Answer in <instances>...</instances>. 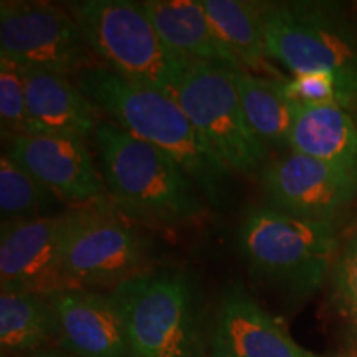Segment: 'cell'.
Wrapping results in <instances>:
<instances>
[{"mask_svg": "<svg viewBox=\"0 0 357 357\" xmlns=\"http://www.w3.org/2000/svg\"><path fill=\"white\" fill-rule=\"evenodd\" d=\"M77 84L88 101L132 136L171 155L208 204L220 205L231 172L192 126L176 98L131 83L102 65L79 71Z\"/></svg>", "mask_w": 357, "mask_h": 357, "instance_id": "1", "label": "cell"}, {"mask_svg": "<svg viewBox=\"0 0 357 357\" xmlns=\"http://www.w3.org/2000/svg\"><path fill=\"white\" fill-rule=\"evenodd\" d=\"M93 136L106 192L123 215L162 225L202 215L199 187L171 155L109 119L98 121Z\"/></svg>", "mask_w": 357, "mask_h": 357, "instance_id": "2", "label": "cell"}, {"mask_svg": "<svg viewBox=\"0 0 357 357\" xmlns=\"http://www.w3.org/2000/svg\"><path fill=\"white\" fill-rule=\"evenodd\" d=\"M238 247L258 280L307 296L318 291L333 270L337 229L334 220H310L260 205L243 217Z\"/></svg>", "mask_w": 357, "mask_h": 357, "instance_id": "3", "label": "cell"}, {"mask_svg": "<svg viewBox=\"0 0 357 357\" xmlns=\"http://www.w3.org/2000/svg\"><path fill=\"white\" fill-rule=\"evenodd\" d=\"M129 357H205L197 296L184 271L136 276L113 288Z\"/></svg>", "mask_w": 357, "mask_h": 357, "instance_id": "4", "label": "cell"}, {"mask_svg": "<svg viewBox=\"0 0 357 357\" xmlns=\"http://www.w3.org/2000/svg\"><path fill=\"white\" fill-rule=\"evenodd\" d=\"M68 10L100 65L174 98L187 60L169 50L141 2L83 0L70 3Z\"/></svg>", "mask_w": 357, "mask_h": 357, "instance_id": "5", "label": "cell"}, {"mask_svg": "<svg viewBox=\"0 0 357 357\" xmlns=\"http://www.w3.org/2000/svg\"><path fill=\"white\" fill-rule=\"evenodd\" d=\"M266 56L294 75L323 71L336 78L349 106L357 101V32L339 6L263 3Z\"/></svg>", "mask_w": 357, "mask_h": 357, "instance_id": "6", "label": "cell"}, {"mask_svg": "<svg viewBox=\"0 0 357 357\" xmlns=\"http://www.w3.org/2000/svg\"><path fill=\"white\" fill-rule=\"evenodd\" d=\"M174 98L230 172L255 176L263 171L270 149L250 128L234 70L205 61H187Z\"/></svg>", "mask_w": 357, "mask_h": 357, "instance_id": "7", "label": "cell"}, {"mask_svg": "<svg viewBox=\"0 0 357 357\" xmlns=\"http://www.w3.org/2000/svg\"><path fill=\"white\" fill-rule=\"evenodd\" d=\"M146 238L131 222L108 208L70 211L63 271L71 288L118 287L147 273Z\"/></svg>", "mask_w": 357, "mask_h": 357, "instance_id": "8", "label": "cell"}, {"mask_svg": "<svg viewBox=\"0 0 357 357\" xmlns=\"http://www.w3.org/2000/svg\"><path fill=\"white\" fill-rule=\"evenodd\" d=\"M0 56L22 70L66 75L98 65L70 10L38 2H2Z\"/></svg>", "mask_w": 357, "mask_h": 357, "instance_id": "9", "label": "cell"}, {"mask_svg": "<svg viewBox=\"0 0 357 357\" xmlns=\"http://www.w3.org/2000/svg\"><path fill=\"white\" fill-rule=\"evenodd\" d=\"M260 182L266 205L310 220H334L357 197V171L294 151L268 160Z\"/></svg>", "mask_w": 357, "mask_h": 357, "instance_id": "10", "label": "cell"}, {"mask_svg": "<svg viewBox=\"0 0 357 357\" xmlns=\"http://www.w3.org/2000/svg\"><path fill=\"white\" fill-rule=\"evenodd\" d=\"M70 211L30 220L2 222L0 283L2 291L50 296L71 288L63 271Z\"/></svg>", "mask_w": 357, "mask_h": 357, "instance_id": "11", "label": "cell"}, {"mask_svg": "<svg viewBox=\"0 0 357 357\" xmlns=\"http://www.w3.org/2000/svg\"><path fill=\"white\" fill-rule=\"evenodd\" d=\"M3 153L58 199L88 204L105 195L101 171L78 137L24 134L8 139Z\"/></svg>", "mask_w": 357, "mask_h": 357, "instance_id": "12", "label": "cell"}, {"mask_svg": "<svg viewBox=\"0 0 357 357\" xmlns=\"http://www.w3.org/2000/svg\"><path fill=\"white\" fill-rule=\"evenodd\" d=\"M211 357H319L298 344L280 321L238 288L218 306Z\"/></svg>", "mask_w": 357, "mask_h": 357, "instance_id": "13", "label": "cell"}, {"mask_svg": "<svg viewBox=\"0 0 357 357\" xmlns=\"http://www.w3.org/2000/svg\"><path fill=\"white\" fill-rule=\"evenodd\" d=\"M58 347L75 357H129L118 310L109 296L65 289L50 294Z\"/></svg>", "mask_w": 357, "mask_h": 357, "instance_id": "14", "label": "cell"}, {"mask_svg": "<svg viewBox=\"0 0 357 357\" xmlns=\"http://www.w3.org/2000/svg\"><path fill=\"white\" fill-rule=\"evenodd\" d=\"M30 134L84 139L96 129V109L71 75L50 70H22Z\"/></svg>", "mask_w": 357, "mask_h": 357, "instance_id": "15", "label": "cell"}, {"mask_svg": "<svg viewBox=\"0 0 357 357\" xmlns=\"http://www.w3.org/2000/svg\"><path fill=\"white\" fill-rule=\"evenodd\" d=\"M141 3L155 32L177 56L187 61L220 65L234 71L245 70L234 52L218 37L200 0H147Z\"/></svg>", "mask_w": 357, "mask_h": 357, "instance_id": "16", "label": "cell"}, {"mask_svg": "<svg viewBox=\"0 0 357 357\" xmlns=\"http://www.w3.org/2000/svg\"><path fill=\"white\" fill-rule=\"evenodd\" d=\"M289 151L357 171V121L341 105H294Z\"/></svg>", "mask_w": 357, "mask_h": 357, "instance_id": "17", "label": "cell"}, {"mask_svg": "<svg viewBox=\"0 0 357 357\" xmlns=\"http://www.w3.org/2000/svg\"><path fill=\"white\" fill-rule=\"evenodd\" d=\"M56 339V319L50 298L43 294L2 291L0 347L3 357L45 349Z\"/></svg>", "mask_w": 357, "mask_h": 357, "instance_id": "18", "label": "cell"}, {"mask_svg": "<svg viewBox=\"0 0 357 357\" xmlns=\"http://www.w3.org/2000/svg\"><path fill=\"white\" fill-rule=\"evenodd\" d=\"M240 102L255 136L270 147H288L294 105L288 100L283 79L263 78L252 71H234Z\"/></svg>", "mask_w": 357, "mask_h": 357, "instance_id": "19", "label": "cell"}, {"mask_svg": "<svg viewBox=\"0 0 357 357\" xmlns=\"http://www.w3.org/2000/svg\"><path fill=\"white\" fill-rule=\"evenodd\" d=\"M222 42L247 71L266 68L263 3L242 0H200Z\"/></svg>", "mask_w": 357, "mask_h": 357, "instance_id": "20", "label": "cell"}, {"mask_svg": "<svg viewBox=\"0 0 357 357\" xmlns=\"http://www.w3.org/2000/svg\"><path fill=\"white\" fill-rule=\"evenodd\" d=\"M58 197L40 184L6 153L0 158V212L2 222L53 215Z\"/></svg>", "mask_w": 357, "mask_h": 357, "instance_id": "21", "label": "cell"}, {"mask_svg": "<svg viewBox=\"0 0 357 357\" xmlns=\"http://www.w3.org/2000/svg\"><path fill=\"white\" fill-rule=\"evenodd\" d=\"M0 121L2 137L7 141L15 136L30 134L29 111L24 73L20 66L0 56Z\"/></svg>", "mask_w": 357, "mask_h": 357, "instance_id": "22", "label": "cell"}, {"mask_svg": "<svg viewBox=\"0 0 357 357\" xmlns=\"http://www.w3.org/2000/svg\"><path fill=\"white\" fill-rule=\"evenodd\" d=\"M284 91L288 100L298 106L341 105L351 108L336 78L323 71L294 75L293 79H284Z\"/></svg>", "mask_w": 357, "mask_h": 357, "instance_id": "23", "label": "cell"}, {"mask_svg": "<svg viewBox=\"0 0 357 357\" xmlns=\"http://www.w3.org/2000/svg\"><path fill=\"white\" fill-rule=\"evenodd\" d=\"M331 271L336 300L357 324V229L339 248Z\"/></svg>", "mask_w": 357, "mask_h": 357, "instance_id": "24", "label": "cell"}, {"mask_svg": "<svg viewBox=\"0 0 357 357\" xmlns=\"http://www.w3.org/2000/svg\"><path fill=\"white\" fill-rule=\"evenodd\" d=\"M12 357H75L70 352H66L58 347V349H53V347H45V349L30 352V354H22V356H12Z\"/></svg>", "mask_w": 357, "mask_h": 357, "instance_id": "25", "label": "cell"}, {"mask_svg": "<svg viewBox=\"0 0 357 357\" xmlns=\"http://www.w3.org/2000/svg\"><path fill=\"white\" fill-rule=\"evenodd\" d=\"M349 357H357V351H356V352H354V354H351V356H349Z\"/></svg>", "mask_w": 357, "mask_h": 357, "instance_id": "26", "label": "cell"}]
</instances>
